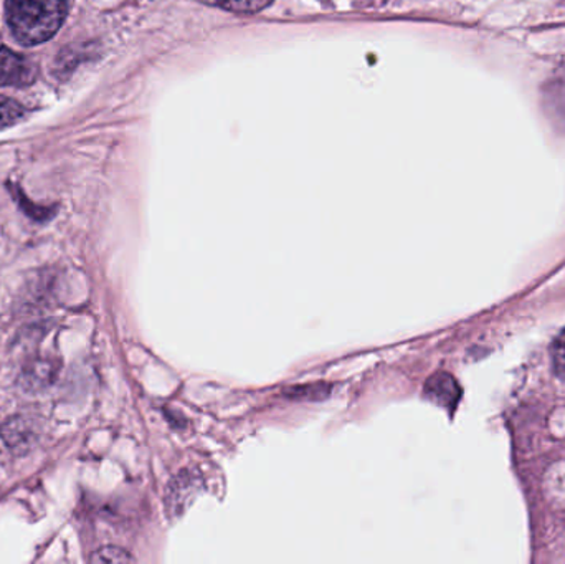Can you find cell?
<instances>
[{
  "label": "cell",
  "instance_id": "cell-3",
  "mask_svg": "<svg viewBox=\"0 0 565 564\" xmlns=\"http://www.w3.org/2000/svg\"><path fill=\"white\" fill-rule=\"evenodd\" d=\"M60 363L55 358L36 357L26 361L20 374V384L30 393L46 390L58 376Z\"/></svg>",
  "mask_w": 565,
  "mask_h": 564
},
{
  "label": "cell",
  "instance_id": "cell-5",
  "mask_svg": "<svg viewBox=\"0 0 565 564\" xmlns=\"http://www.w3.org/2000/svg\"><path fill=\"white\" fill-rule=\"evenodd\" d=\"M425 396L438 406L455 407L460 401L461 390L450 374L438 373L425 384Z\"/></svg>",
  "mask_w": 565,
  "mask_h": 564
},
{
  "label": "cell",
  "instance_id": "cell-7",
  "mask_svg": "<svg viewBox=\"0 0 565 564\" xmlns=\"http://www.w3.org/2000/svg\"><path fill=\"white\" fill-rule=\"evenodd\" d=\"M559 75L551 82V92L547 93V108L553 113V118L565 125V65L561 66Z\"/></svg>",
  "mask_w": 565,
  "mask_h": 564
},
{
  "label": "cell",
  "instance_id": "cell-12",
  "mask_svg": "<svg viewBox=\"0 0 565 564\" xmlns=\"http://www.w3.org/2000/svg\"><path fill=\"white\" fill-rule=\"evenodd\" d=\"M554 366L557 374L565 380V331L557 338L553 348Z\"/></svg>",
  "mask_w": 565,
  "mask_h": 564
},
{
  "label": "cell",
  "instance_id": "cell-11",
  "mask_svg": "<svg viewBox=\"0 0 565 564\" xmlns=\"http://www.w3.org/2000/svg\"><path fill=\"white\" fill-rule=\"evenodd\" d=\"M89 562L96 564H126V563H135V556L131 553L126 552V550L118 549V546H105V549H99L95 555L89 558Z\"/></svg>",
  "mask_w": 565,
  "mask_h": 564
},
{
  "label": "cell",
  "instance_id": "cell-4",
  "mask_svg": "<svg viewBox=\"0 0 565 564\" xmlns=\"http://www.w3.org/2000/svg\"><path fill=\"white\" fill-rule=\"evenodd\" d=\"M199 489H201V480L189 470H182L169 483L168 496H166V506H168L169 513L174 517L184 513L185 507L189 506L191 499L198 496Z\"/></svg>",
  "mask_w": 565,
  "mask_h": 564
},
{
  "label": "cell",
  "instance_id": "cell-2",
  "mask_svg": "<svg viewBox=\"0 0 565 564\" xmlns=\"http://www.w3.org/2000/svg\"><path fill=\"white\" fill-rule=\"evenodd\" d=\"M36 75H39V70L32 60L12 52L7 46L0 49V88L3 86L23 88V86L32 85Z\"/></svg>",
  "mask_w": 565,
  "mask_h": 564
},
{
  "label": "cell",
  "instance_id": "cell-8",
  "mask_svg": "<svg viewBox=\"0 0 565 564\" xmlns=\"http://www.w3.org/2000/svg\"><path fill=\"white\" fill-rule=\"evenodd\" d=\"M201 2L235 13H255L270 6L274 0H201Z\"/></svg>",
  "mask_w": 565,
  "mask_h": 564
},
{
  "label": "cell",
  "instance_id": "cell-9",
  "mask_svg": "<svg viewBox=\"0 0 565 564\" xmlns=\"http://www.w3.org/2000/svg\"><path fill=\"white\" fill-rule=\"evenodd\" d=\"M331 394V386L324 383L306 384V386L291 387L285 391V396L299 401H319L324 400Z\"/></svg>",
  "mask_w": 565,
  "mask_h": 564
},
{
  "label": "cell",
  "instance_id": "cell-10",
  "mask_svg": "<svg viewBox=\"0 0 565 564\" xmlns=\"http://www.w3.org/2000/svg\"><path fill=\"white\" fill-rule=\"evenodd\" d=\"M23 115H25V108L20 103H17L15 99L0 96V131L19 123Z\"/></svg>",
  "mask_w": 565,
  "mask_h": 564
},
{
  "label": "cell",
  "instance_id": "cell-1",
  "mask_svg": "<svg viewBox=\"0 0 565 564\" xmlns=\"http://www.w3.org/2000/svg\"><path fill=\"white\" fill-rule=\"evenodd\" d=\"M66 12V0H9L6 7L10 32L25 46L52 39L65 22Z\"/></svg>",
  "mask_w": 565,
  "mask_h": 564
},
{
  "label": "cell",
  "instance_id": "cell-6",
  "mask_svg": "<svg viewBox=\"0 0 565 564\" xmlns=\"http://www.w3.org/2000/svg\"><path fill=\"white\" fill-rule=\"evenodd\" d=\"M2 439L6 440L7 446L13 447V449H25V447L32 446L33 439H35V429L25 417H12L9 423L3 424Z\"/></svg>",
  "mask_w": 565,
  "mask_h": 564
}]
</instances>
